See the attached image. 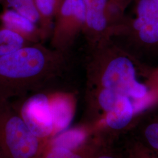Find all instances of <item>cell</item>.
<instances>
[{"label": "cell", "mask_w": 158, "mask_h": 158, "mask_svg": "<svg viewBox=\"0 0 158 158\" xmlns=\"http://www.w3.org/2000/svg\"><path fill=\"white\" fill-rule=\"evenodd\" d=\"M0 158H6V156H3V155H1V154H0Z\"/></svg>", "instance_id": "cell-20"}, {"label": "cell", "mask_w": 158, "mask_h": 158, "mask_svg": "<svg viewBox=\"0 0 158 158\" xmlns=\"http://www.w3.org/2000/svg\"><path fill=\"white\" fill-rule=\"evenodd\" d=\"M106 141L104 136L95 134L83 147L77 150L49 146L46 143L40 158H94L96 153Z\"/></svg>", "instance_id": "cell-11"}, {"label": "cell", "mask_w": 158, "mask_h": 158, "mask_svg": "<svg viewBox=\"0 0 158 158\" xmlns=\"http://www.w3.org/2000/svg\"><path fill=\"white\" fill-rule=\"evenodd\" d=\"M4 8L11 9L39 25L40 18L35 0H2Z\"/></svg>", "instance_id": "cell-14"}, {"label": "cell", "mask_w": 158, "mask_h": 158, "mask_svg": "<svg viewBox=\"0 0 158 158\" xmlns=\"http://www.w3.org/2000/svg\"><path fill=\"white\" fill-rule=\"evenodd\" d=\"M2 0H0V4H1V2H2Z\"/></svg>", "instance_id": "cell-21"}, {"label": "cell", "mask_w": 158, "mask_h": 158, "mask_svg": "<svg viewBox=\"0 0 158 158\" xmlns=\"http://www.w3.org/2000/svg\"><path fill=\"white\" fill-rule=\"evenodd\" d=\"M132 27L142 44L158 46V8L153 0H138Z\"/></svg>", "instance_id": "cell-7"}, {"label": "cell", "mask_w": 158, "mask_h": 158, "mask_svg": "<svg viewBox=\"0 0 158 158\" xmlns=\"http://www.w3.org/2000/svg\"><path fill=\"white\" fill-rule=\"evenodd\" d=\"M125 156L126 158H158V154L148 149L138 141L128 147Z\"/></svg>", "instance_id": "cell-16"}, {"label": "cell", "mask_w": 158, "mask_h": 158, "mask_svg": "<svg viewBox=\"0 0 158 158\" xmlns=\"http://www.w3.org/2000/svg\"><path fill=\"white\" fill-rule=\"evenodd\" d=\"M85 21L83 0H63L54 19L51 48L69 53L78 36L83 34Z\"/></svg>", "instance_id": "cell-5"}, {"label": "cell", "mask_w": 158, "mask_h": 158, "mask_svg": "<svg viewBox=\"0 0 158 158\" xmlns=\"http://www.w3.org/2000/svg\"><path fill=\"white\" fill-rule=\"evenodd\" d=\"M32 44L0 23V57Z\"/></svg>", "instance_id": "cell-13"}, {"label": "cell", "mask_w": 158, "mask_h": 158, "mask_svg": "<svg viewBox=\"0 0 158 158\" xmlns=\"http://www.w3.org/2000/svg\"><path fill=\"white\" fill-rule=\"evenodd\" d=\"M86 89H105L135 102L138 114L158 103L152 90L155 69L143 68L112 38L90 46Z\"/></svg>", "instance_id": "cell-1"}, {"label": "cell", "mask_w": 158, "mask_h": 158, "mask_svg": "<svg viewBox=\"0 0 158 158\" xmlns=\"http://www.w3.org/2000/svg\"><path fill=\"white\" fill-rule=\"evenodd\" d=\"M11 102L29 131L48 141L53 135V124L47 89Z\"/></svg>", "instance_id": "cell-6"}, {"label": "cell", "mask_w": 158, "mask_h": 158, "mask_svg": "<svg viewBox=\"0 0 158 158\" xmlns=\"http://www.w3.org/2000/svg\"><path fill=\"white\" fill-rule=\"evenodd\" d=\"M153 2H155V4L156 5L157 7L158 8V0H153Z\"/></svg>", "instance_id": "cell-19"}, {"label": "cell", "mask_w": 158, "mask_h": 158, "mask_svg": "<svg viewBox=\"0 0 158 158\" xmlns=\"http://www.w3.org/2000/svg\"><path fill=\"white\" fill-rule=\"evenodd\" d=\"M69 59L44 43L0 57V98L12 101L51 88L67 71Z\"/></svg>", "instance_id": "cell-2"}, {"label": "cell", "mask_w": 158, "mask_h": 158, "mask_svg": "<svg viewBox=\"0 0 158 158\" xmlns=\"http://www.w3.org/2000/svg\"><path fill=\"white\" fill-rule=\"evenodd\" d=\"M112 1L125 11V8L127 7V6H128V4L131 2L132 0H112Z\"/></svg>", "instance_id": "cell-18"}, {"label": "cell", "mask_w": 158, "mask_h": 158, "mask_svg": "<svg viewBox=\"0 0 158 158\" xmlns=\"http://www.w3.org/2000/svg\"><path fill=\"white\" fill-rule=\"evenodd\" d=\"M48 141L29 131L10 100L0 98V154L7 158H40Z\"/></svg>", "instance_id": "cell-3"}, {"label": "cell", "mask_w": 158, "mask_h": 158, "mask_svg": "<svg viewBox=\"0 0 158 158\" xmlns=\"http://www.w3.org/2000/svg\"><path fill=\"white\" fill-rule=\"evenodd\" d=\"M47 91L53 124V137L71 127L76 113L77 99L73 91L53 90L51 87L47 89Z\"/></svg>", "instance_id": "cell-8"}, {"label": "cell", "mask_w": 158, "mask_h": 158, "mask_svg": "<svg viewBox=\"0 0 158 158\" xmlns=\"http://www.w3.org/2000/svg\"><path fill=\"white\" fill-rule=\"evenodd\" d=\"M96 133L94 127L89 123L70 127L52 137L46 144L49 146L77 150L83 147Z\"/></svg>", "instance_id": "cell-10"}, {"label": "cell", "mask_w": 158, "mask_h": 158, "mask_svg": "<svg viewBox=\"0 0 158 158\" xmlns=\"http://www.w3.org/2000/svg\"><path fill=\"white\" fill-rule=\"evenodd\" d=\"M94 158H126V156L125 153L121 152L114 147L111 141L107 140L96 153Z\"/></svg>", "instance_id": "cell-17"}, {"label": "cell", "mask_w": 158, "mask_h": 158, "mask_svg": "<svg viewBox=\"0 0 158 158\" xmlns=\"http://www.w3.org/2000/svg\"><path fill=\"white\" fill-rule=\"evenodd\" d=\"M83 1L85 21L83 34L90 46L112 38L123 29L124 10L112 0Z\"/></svg>", "instance_id": "cell-4"}, {"label": "cell", "mask_w": 158, "mask_h": 158, "mask_svg": "<svg viewBox=\"0 0 158 158\" xmlns=\"http://www.w3.org/2000/svg\"><path fill=\"white\" fill-rule=\"evenodd\" d=\"M0 23L31 44L44 42L40 26L12 10L3 8Z\"/></svg>", "instance_id": "cell-9"}, {"label": "cell", "mask_w": 158, "mask_h": 158, "mask_svg": "<svg viewBox=\"0 0 158 158\" xmlns=\"http://www.w3.org/2000/svg\"><path fill=\"white\" fill-rule=\"evenodd\" d=\"M44 40L50 38L53 22L63 0H35Z\"/></svg>", "instance_id": "cell-12"}, {"label": "cell", "mask_w": 158, "mask_h": 158, "mask_svg": "<svg viewBox=\"0 0 158 158\" xmlns=\"http://www.w3.org/2000/svg\"><path fill=\"white\" fill-rule=\"evenodd\" d=\"M138 142L158 154V116L142 125L139 141Z\"/></svg>", "instance_id": "cell-15"}]
</instances>
